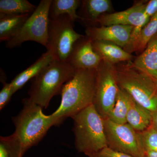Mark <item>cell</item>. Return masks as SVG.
<instances>
[{
  "mask_svg": "<svg viewBox=\"0 0 157 157\" xmlns=\"http://www.w3.org/2000/svg\"><path fill=\"white\" fill-rule=\"evenodd\" d=\"M22 102V110L13 118L15 131L9 136L19 157H23L28 150L39 143L51 127L58 125L52 114H44L42 108L29 98L23 99Z\"/></svg>",
  "mask_w": 157,
  "mask_h": 157,
  "instance_id": "1",
  "label": "cell"
},
{
  "mask_svg": "<svg viewBox=\"0 0 157 157\" xmlns=\"http://www.w3.org/2000/svg\"><path fill=\"white\" fill-rule=\"evenodd\" d=\"M96 70L76 69L72 78L64 85L61 91L60 106L52 114L58 125L93 104L95 95Z\"/></svg>",
  "mask_w": 157,
  "mask_h": 157,
  "instance_id": "2",
  "label": "cell"
},
{
  "mask_svg": "<svg viewBox=\"0 0 157 157\" xmlns=\"http://www.w3.org/2000/svg\"><path fill=\"white\" fill-rule=\"evenodd\" d=\"M74 122L75 147L92 157L107 147L104 120L92 104L71 117Z\"/></svg>",
  "mask_w": 157,
  "mask_h": 157,
  "instance_id": "3",
  "label": "cell"
},
{
  "mask_svg": "<svg viewBox=\"0 0 157 157\" xmlns=\"http://www.w3.org/2000/svg\"><path fill=\"white\" fill-rule=\"evenodd\" d=\"M76 70L69 62L53 61L32 79L29 99L41 108H47L54 96L60 94Z\"/></svg>",
  "mask_w": 157,
  "mask_h": 157,
  "instance_id": "4",
  "label": "cell"
},
{
  "mask_svg": "<svg viewBox=\"0 0 157 157\" xmlns=\"http://www.w3.org/2000/svg\"><path fill=\"white\" fill-rule=\"evenodd\" d=\"M119 87L127 92L134 101L153 112L157 109V81L137 70L129 61L116 65Z\"/></svg>",
  "mask_w": 157,
  "mask_h": 157,
  "instance_id": "5",
  "label": "cell"
},
{
  "mask_svg": "<svg viewBox=\"0 0 157 157\" xmlns=\"http://www.w3.org/2000/svg\"><path fill=\"white\" fill-rule=\"evenodd\" d=\"M52 0H42L36 9L14 37L6 42V48L19 47L27 41L38 42L47 50L48 45L49 12Z\"/></svg>",
  "mask_w": 157,
  "mask_h": 157,
  "instance_id": "6",
  "label": "cell"
},
{
  "mask_svg": "<svg viewBox=\"0 0 157 157\" xmlns=\"http://www.w3.org/2000/svg\"><path fill=\"white\" fill-rule=\"evenodd\" d=\"M115 65L102 60L96 70V90L93 104L104 120L112 111L118 91Z\"/></svg>",
  "mask_w": 157,
  "mask_h": 157,
  "instance_id": "7",
  "label": "cell"
},
{
  "mask_svg": "<svg viewBox=\"0 0 157 157\" xmlns=\"http://www.w3.org/2000/svg\"><path fill=\"white\" fill-rule=\"evenodd\" d=\"M73 23L66 15L49 18L48 50L52 51L59 61L68 62L75 44L83 37L74 30Z\"/></svg>",
  "mask_w": 157,
  "mask_h": 157,
  "instance_id": "8",
  "label": "cell"
},
{
  "mask_svg": "<svg viewBox=\"0 0 157 157\" xmlns=\"http://www.w3.org/2000/svg\"><path fill=\"white\" fill-rule=\"evenodd\" d=\"M104 120L108 147L134 157H144L145 150L139 132L128 123L118 124L108 119Z\"/></svg>",
  "mask_w": 157,
  "mask_h": 157,
  "instance_id": "9",
  "label": "cell"
},
{
  "mask_svg": "<svg viewBox=\"0 0 157 157\" xmlns=\"http://www.w3.org/2000/svg\"><path fill=\"white\" fill-rule=\"evenodd\" d=\"M147 3H138L125 11L103 14L97 20L96 22L100 24L101 26L120 25L135 27L130 40L132 41L150 20L144 14Z\"/></svg>",
  "mask_w": 157,
  "mask_h": 157,
  "instance_id": "10",
  "label": "cell"
},
{
  "mask_svg": "<svg viewBox=\"0 0 157 157\" xmlns=\"http://www.w3.org/2000/svg\"><path fill=\"white\" fill-rule=\"evenodd\" d=\"M135 27L115 25L89 27L86 30V36L92 41L111 42L124 48L128 44Z\"/></svg>",
  "mask_w": 157,
  "mask_h": 157,
  "instance_id": "11",
  "label": "cell"
},
{
  "mask_svg": "<svg viewBox=\"0 0 157 157\" xmlns=\"http://www.w3.org/2000/svg\"><path fill=\"white\" fill-rule=\"evenodd\" d=\"M78 41L74 45L68 62L75 69L96 70L103 59L95 50L92 40L87 37L80 43Z\"/></svg>",
  "mask_w": 157,
  "mask_h": 157,
  "instance_id": "12",
  "label": "cell"
},
{
  "mask_svg": "<svg viewBox=\"0 0 157 157\" xmlns=\"http://www.w3.org/2000/svg\"><path fill=\"white\" fill-rule=\"evenodd\" d=\"M55 60L57 59L52 51L47 50L33 64L21 72L11 81L13 92L15 93L21 88L30 79L37 76Z\"/></svg>",
  "mask_w": 157,
  "mask_h": 157,
  "instance_id": "13",
  "label": "cell"
},
{
  "mask_svg": "<svg viewBox=\"0 0 157 157\" xmlns=\"http://www.w3.org/2000/svg\"><path fill=\"white\" fill-rule=\"evenodd\" d=\"M132 64L157 81V34Z\"/></svg>",
  "mask_w": 157,
  "mask_h": 157,
  "instance_id": "14",
  "label": "cell"
},
{
  "mask_svg": "<svg viewBox=\"0 0 157 157\" xmlns=\"http://www.w3.org/2000/svg\"><path fill=\"white\" fill-rule=\"evenodd\" d=\"M95 50L103 59L115 65L121 62H129L133 56L115 44L102 41H92Z\"/></svg>",
  "mask_w": 157,
  "mask_h": 157,
  "instance_id": "15",
  "label": "cell"
},
{
  "mask_svg": "<svg viewBox=\"0 0 157 157\" xmlns=\"http://www.w3.org/2000/svg\"><path fill=\"white\" fill-rule=\"evenodd\" d=\"M157 34V13L144 26L135 39L130 41L124 49L128 53L143 51L149 42Z\"/></svg>",
  "mask_w": 157,
  "mask_h": 157,
  "instance_id": "16",
  "label": "cell"
},
{
  "mask_svg": "<svg viewBox=\"0 0 157 157\" xmlns=\"http://www.w3.org/2000/svg\"><path fill=\"white\" fill-rule=\"evenodd\" d=\"M152 120V112L133 101L127 114V123L140 133L151 126Z\"/></svg>",
  "mask_w": 157,
  "mask_h": 157,
  "instance_id": "17",
  "label": "cell"
},
{
  "mask_svg": "<svg viewBox=\"0 0 157 157\" xmlns=\"http://www.w3.org/2000/svg\"><path fill=\"white\" fill-rule=\"evenodd\" d=\"M31 14L0 16V41L7 42L14 37Z\"/></svg>",
  "mask_w": 157,
  "mask_h": 157,
  "instance_id": "18",
  "label": "cell"
},
{
  "mask_svg": "<svg viewBox=\"0 0 157 157\" xmlns=\"http://www.w3.org/2000/svg\"><path fill=\"white\" fill-rule=\"evenodd\" d=\"M134 101L127 92L119 87L115 105L107 119L117 124H127V114Z\"/></svg>",
  "mask_w": 157,
  "mask_h": 157,
  "instance_id": "19",
  "label": "cell"
},
{
  "mask_svg": "<svg viewBox=\"0 0 157 157\" xmlns=\"http://www.w3.org/2000/svg\"><path fill=\"white\" fill-rule=\"evenodd\" d=\"M80 4V1L78 0H52L49 9V18L54 19L66 15L73 22L77 19L85 21L84 17L78 16L76 13Z\"/></svg>",
  "mask_w": 157,
  "mask_h": 157,
  "instance_id": "20",
  "label": "cell"
},
{
  "mask_svg": "<svg viewBox=\"0 0 157 157\" xmlns=\"http://www.w3.org/2000/svg\"><path fill=\"white\" fill-rule=\"evenodd\" d=\"M36 8L27 0H1L0 16L31 14Z\"/></svg>",
  "mask_w": 157,
  "mask_h": 157,
  "instance_id": "21",
  "label": "cell"
},
{
  "mask_svg": "<svg viewBox=\"0 0 157 157\" xmlns=\"http://www.w3.org/2000/svg\"><path fill=\"white\" fill-rule=\"evenodd\" d=\"M82 3L86 14L85 20L94 22L104 13L110 11L112 6L109 0H86Z\"/></svg>",
  "mask_w": 157,
  "mask_h": 157,
  "instance_id": "22",
  "label": "cell"
},
{
  "mask_svg": "<svg viewBox=\"0 0 157 157\" xmlns=\"http://www.w3.org/2000/svg\"><path fill=\"white\" fill-rule=\"evenodd\" d=\"M145 151H152L157 152V131L152 126L140 133Z\"/></svg>",
  "mask_w": 157,
  "mask_h": 157,
  "instance_id": "23",
  "label": "cell"
},
{
  "mask_svg": "<svg viewBox=\"0 0 157 157\" xmlns=\"http://www.w3.org/2000/svg\"><path fill=\"white\" fill-rule=\"evenodd\" d=\"M11 82H5L0 92V109L2 110L8 104L11 96L14 94Z\"/></svg>",
  "mask_w": 157,
  "mask_h": 157,
  "instance_id": "24",
  "label": "cell"
},
{
  "mask_svg": "<svg viewBox=\"0 0 157 157\" xmlns=\"http://www.w3.org/2000/svg\"><path fill=\"white\" fill-rule=\"evenodd\" d=\"M92 157H134L127 154L113 150L109 147H105Z\"/></svg>",
  "mask_w": 157,
  "mask_h": 157,
  "instance_id": "25",
  "label": "cell"
},
{
  "mask_svg": "<svg viewBox=\"0 0 157 157\" xmlns=\"http://www.w3.org/2000/svg\"><path fill=\"white\" fill-rule=\"evenodd\" d=\"M157 13V0H151L147 3L144 14L151 19Z\"/></svg>",
  "mask_w": 157,
  "mask_h": 157,
  "instance_id": "26",
  "label": "cell"
},
{
  "mask_svg": "<svg viewBox=\"0 0 157 157\" xmlns=\"http://www.w3.org/2000/svg\"><path fill=\"white\" fill-rule=\"evenodd\" d=\"M0 157H11L8 148L4 143L0 141Z\"/></svg>",
  "mask_w": 157,
  "mask_h": 157,
  "instance_id": "27",
  "label": "cell"
},
{
  "mask_svg": "<svg viewBox=\"0 0 157 157\" xmlns=\"http://www.w3.org/2000/svg\"><path fill=\"white\" fill-rule=\"evenodd\" d=\"M151 125L157 131V109L152 112V120Z\"/></svg>",
  "mask_w": 157,
  "mask_h": 157,
  "instance_id": "28",
  "label": "cell"
},
{
  "mask_svg": "<svg viewBox=\"0 0 157 157\" xmlns=\"http://www.w3.org/2000/svg\"><path fill=\"white\" fill-rule=\"evenodd\" d=\"M144 157H157V152L152 151H146Z\"/></svg>",
  "mask_w": 157,
  "mask_h": 157,
  "instance_id": "29",
  "label": "cell"
}]
</instances>
